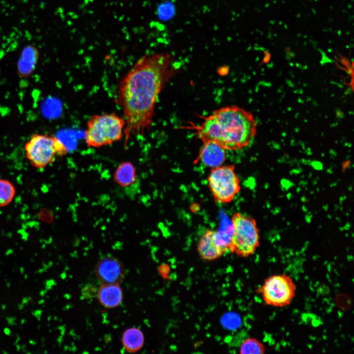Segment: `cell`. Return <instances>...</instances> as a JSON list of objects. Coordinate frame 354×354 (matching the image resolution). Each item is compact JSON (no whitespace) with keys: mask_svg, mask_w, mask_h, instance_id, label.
I'll return each instance as SVG.
<instances>
[{"mask_svg":"<svg viewBox=\"0 0 354 354\" xmlns=\"http://www.w3.org/2000/svg\"><path fill=\"white\" fill-rule=\"evenodd\" d=\"M6 287H7V288H9L10 287V286H11V283H10V282H9V281H6Z\"/></svg>","mask_w":354,"mask_h":354,"instance_id":"cell-37","label":"cell"},{"mask_svg":"<svg viewBox=\"0 0 354 354\" xmlns=\"http://www.w3.org/2000/svg\"><path fill=\"white\" fill-rule=\"evenodd\" d=\"M15 346H16V351L19 352L21 350V346L18 344H17Z\"/></svg>","mask_w":354,"mask_h":354,"instance_id":"cell-30","label":"cell"},{"mask_svg":"<svg viewBox=\"0 0 354 354\" xmlns=\"http://www.w3.org/2000/svg\"><path fill=\"white\" fill-rule=\"evenodd\" d=\"M53 264L52 262H49L48 264V266L49 267H51L52 266Z\"/></svg>","mask_w":354,"mask_h":354,"instance_id":"cell-39","label":"cell"},{"mask_svg":"<svg viewBox=\"0 0 354 354\" xmlns=\"http://www.w3.org/2000/svg\"><path fill=\"white\" fill-rule=\"evenodd\" d=\"M196 162L200 161L211 168L222 165L226 159V150L212 142L203 143Z\"/></svg>","mask_w":354,"mask_h":354,"instance_id":"cell-9","label":"cell"},{"mask_svg":"<svg viewBox=\"0 0 354 354\" xmlns=\"http://www.w3.org/2000/svg\"><path fill=\"white\" fill-rule=\"evenodd\" d=\"M2 353L3 354H8V352H7V351H5V350H3V351H2Z\"/></svg>","mask_w":354,"mask_h":354,"instance_id":"cell-40","label":"cell"},{"mask_svg":"<svg viewBox=\"0 0 354 354\" xmlns=\"http://www.w3.org/2000/svg\"><path fill=\"white\" fill-rule=\"evenodd\" d=\"M37 273H43V272H45V270H44V269L43 267H42V268L38 269V270L37 271Z\"/></svg>","mask_w":354,"mask_h":354,"instance_id":"cell-31","label":"cell"},{"mask_svg":"<svg viewBox=\"0 0 354 354\" xmlns=\"http://www.w3.org/2000/svg\"><path fill=\"white\" fill-rule=\"evenodd\" d=\"M20 272L21 274H23L25 272V269L23 266H21L20 267Z\"/></svg>","mask_w":354,"mask_h":354,"instance_id":"cell-32","label":"cell"},{"mask_svg":"<svg viewBox=\"0 0 354 354\" xmlns=\"http://www.w3.org/2000/svg\"><path fill=\"white\" fill-rule=\"evenodd\" d=\"M25 323H26V320L25 319H22L21 320V322H20L21 324H24Z\"/></svg>","mask_w":354,"mask_h":354,"instance_id":"cell-35","label":"cell"},{"mask_svg":"<svg viewBox=\"0 0 354 354\" xmlns=\"http://www.w3.org/2000/svg\"><path fill=\"white\" fill-rule=\"evenodd\" d=\"M52 288V286L46 285L45 289H46L47 291H48L49 290H51Z\"/></svg>","mask_w":354,"mask_h":354,"instance_id":"cell-34","label":"cell"},{"mask_svg":"<svg viewBox=\"0 0 354 354\" xmlns=\"http://www.w3.org/2000/svg\"><path fill=\"white\" fill-rule=\"evenodd\" d=\"M25 353L27 354H31L30 352H29V351H27Z\"/></svg>","mask_w":354,"mask_h":354,"instance_id":"cell-42","label":"cell"},{"mask_svg":"<svg viewBox=\"0 0 354 354\" xmlns=\"http://www.w3.org/2000/svg\"><path fill=\"white\" fill-rule=\"evenodd\" d=\"M158 272L163 278H168L170 272L169 266L166 264L161 265L158 267Z\"/></svg>","mask_w":354,"mask_h":354,"instance_id":"cell-18","label":"cell"},{"mask_svg":"<svg viewBox=\"0 0 354 354\" xmlns=\"http://www.w3.org/2000/svg\"><path fill=\"white\" fill-rule=\"evenodd\" d=\"M115 179L122 186L132 184L136 179V172L133 164L129 162H124L119 165L115 172Z\"/></svg>","mask_w":354,"mask_h":354,"instance_id":"cell-14","label":"cell"},{"mask_svg":"<svg viewBox=\"0 0 354 354\" xmlns=\"http://www.w3.org/2000/svg\"><path fill=\"white\" fill-rule=\"evenodd\" d=\"M20 336H19L18 334H16V339L15 341L14 342V344H13L14 345H16L17 344H18V342L20 341Z\"/></svg>","mask_w":354,"mask_h":354,"instance_id":"cell-26","label":"cell"},{"mask_svg":"<svg viewBox=\"0 0 354 354\" xmlns=\"http://www.w3.org/2000/svg\"><path fill=\"white\" fill-rule=\"evenodd\" d=\"M232 233L229 250L245 258L253 254L259 245V234L255 221L238 212L231 218Z\"/></svg>","mask_w":354,"mask_h":354,"instance_id":"cell-4","label":"cell"},{"mask_svg":"<svg viewBox=\"0 0 354 354\" xmlns=\"http://www.w3.org/2000/svg\"><path fill=\"white\" fill-rule=\"evenodd\" d=\"M29 342L30 345H35L37 344V342L35 341L32 340V339H30L29 341Z\"/></svg>","mask_w":354,"mask_h":354,"instance_id":"cell-29","label":"cell"},{"mask_svg":"<svg viewBox=\"0 0 354 354\" xmlns=\"http://www.w3.org/2000/svg\"><path fill=\"white\" fill-rule=\"evenodd\" d=\"M6 307H7L6 305L5 304H2L1 306V309L3 310H5L6 309Z\"/></svg>","mask_w":354,"mask_h":354,"instance_id":"cell-36","label":"cell"},{"mask_svg":"<svg viewBox=\"0 0 354 354\" xmlns=\"http://www.w3.org/2000/svg\"><path fill=\"white\" fill-rule=\"evenodd\" d=\"M26 155L35 168H43L52 163L57 156L68 152L66 146L58 138L47 134H34L25 146Z\"/></svg>","mask_w":354,"mask_h":354,"instance_id":"cell-5","label":"cell"},{"mask_svg":"<svg viewBox=\"0 0 354 354\" xmlns=\"http://www.w3.org/2000/svg\"><path fill=\"white\" fill-rule=\"evenodd\" d=\"M28 278V275L27 274H24V278L25 279H27Z\"/></svg>","mask_w":354,"mask_h":354,"instance_id":"cell-38","label":"cell"},{"mask_svg":"<svg viewBox=\"0 0 354 354\" xmlns=\"http://www.w3.org/2000/svg\"><path fill=\"white\" fill-rule=\"evenodd\" d=\"M39 57L37 49L33 45L26 46L22 51L18 62V68L21 74L28 75L34 68Z\"/></svg>","mask_w":354,"mask_h":354,"instance_id":"cell-12","label":"cell"},{"mask_svg":"<svg viewBox=\"0 0 354 354\" xmlns=\"http://www.w3.org/2000/svg\"><path fill=\"white\" fill-rule=\"evenodd\" d=\"M41 341L42 343H43L44 342V338L43 337L41 338Z\"/></svg>","mask_w":354,"mask_h":354,"instance_id":"cell-41","label":"cell"},{"mask_svg":"<svg viewBox=\"0 0 354 354\" xmlns=\"http://www.w3.org/2000/svg\"><path fill=\"white\" fill-rule=\"evenodd\" d=\"M207 185L214 201L222 204L231 202L240 190V180L234 165L211 168Z\"/></svg>","mask_w":354,"mask_h":354,"instance_id":"cell-6","label":"cell"},{"mask_svg":"<svg viewBox=\"0 0 354 354\" xmlns=\"http://www.w3.org/2000/svg\"><path fill=\"white\" fill-rule=\"evenodd\" d=\"M197 251L205 260L212 261L220 257L224 253L217 245L215 238V230H206L200 236Z\"/></svg>","mask_w":354,"mask_h":354,"instance_id":"cell-10","label":"cell"},{"mask_svg":"<svg viewBox=\"0 0 354 354\" xmlns=\"http://www.w3.org/2000/svg\"><path fill=\"white\" fill-rule=\"evenodd\" d=\"M21 350L22 351L23 353H26L27 350V345L26 344H23L21 346Z\"/></svg>","mask_w":354,"mask_h":354,"instance_id":"cell-25","label":"cell"},{"mask_svg":"<svg viewBox=\"0 0 354 354\" xmlns=\"http://www.w3.org/2000/svg\"><path fill=\"white\" fill-rule=\"evenodd\" d=\"M15 194V188L9 181L0 179V207L8 205Z\"/></svg>","mask_w":354,"mask_h":354,"instance_id":"cell-16","label":"cell"},{"mask_svg":"<svg viewBox=\"0 0 354 354\" xmlns=\"http://www.w3.org/2000/svg\"><path fill=\"white\" fill-rule=\"evenodd\" d=\"M51 316H49V317L47 318V320H48V321H50V320H51Z\"/></svg>","mask_w":354,"mask_h":354,"instance_id":"cell-43","label":"cell"},{"mask_svg":"<svg viewBox=\"0 0 354 354\" xmlns=\"http://www.w3.org/2000/svg\"><path fill=\"white\" fill-rule=\"evenodd\" d=\"M44 302H45L44 299L43 298H42V299H40L39 300H38V304H43Z\"/></svg>","mask_w":354,"mask_h":354,"instance_id":"cell-33","label":"cell"},{"mask_svg":"<svg viewBox=\"0 0 354 354\" xmlns=\"http://www.w3.org/2000/svg\"><path fill=\"white\" fill-rule=\"evenodd\" d=\"M40 327H41V325H38V327H37V329L39 330V329L40 328Z\"/></svg>","mask_w":354,"mask_h":354,"instance_id":"cell-44","label":"cell"},{"mask_svg":"<svg viewBox=\"0 0 354 354\" xmlns=\"http://www.w3.org/2000/svg\"><path fill=\"white\" fill-rule=\"evenodd\" d=\"M47 291L46 289L42 290L39 292V295L43 297L45 295Z\"/></svg>","mask_w":354,"mask_h":354,"instance_id":"cell-24","label":"cell"},{"mask_svg":"<svg viewBox=\"0 0 354 354\" xmlns=\"http://www.w3.org/2000/svg\"><path fill=\"white\" fill-rule=\"evenodd\" d=\"M42 267L44 269L45 272H46L49 267L48 266L47 264L43 263L42 264Z\"/></svg>","mask_w":354,"mask_h":354,"instance_id":"cell-27","label":"cell"},{"mask_svg":"<svg viewBox=\"0 0 354 354\" xmlns=\"http://www.w3.org/2000/svg\"><path fill=\"white\" fill-rule=\"evenodd\" d=\"M125 126L123 118L115 113L93 115L87 123L85 143L92 148L111 145L123 138Z\"/></svg>","mask_w":354,"mask_h":354,"instance_id":"cell-3","label":"cell"},{"mask_svg":"<svg viewBox=\"0 0 354 354\" xmlns=\"http://www.w3.org/2000/svg\"><path fill=\"white\" fill-rule=\"evenodd\" d=\"M100 303L107 308L119 306L123 299V292L118 284H102L97 290Z\"/></svg>","mask_w":354,"mask_h":354,"instance_id":"cell-11","label":"cell"},{"mask_svg":"<svg viewBox=\"0 0 354 354\" xmlns=\"http://www.w3.org/2000/svg\"><path fill=\"white\" fill-rule=\"evenodd\" d=\"M266 352L264 345L258 339L249 338L241 344L239 349L240 354H263Z\"/></svg>","mask_w":354,"mask_h":354,"instance_id":"cell-15","label":"cell"},{"mask_svg":"<svg viewBox=\"0 0 354 354\" xmlns=\"http://www.w3.org/2000/svg\"><path fill=\"white\" fill-rule=\"evenodd\" d=\"M44 283L46 285L50 286H52L53 285H56L54 280L53 279L47 280Z\"/></svg>","mask_w":354,"mask_h":354,"instance_id":"cell-21","label":"cell"},{"mask_svg":"<svg viewBox=\"0 0 354 354\" xmlns=\"http://www.w3.org/2000/svg\"><path fill=\"white\" fill-rule=\"evenodd\" d=\"M30 302L28 297H24L22 298V303H23L24 305H27L28 304L29 302Z\"/></svg>","mask_w":354,"mask_h":354,"instance_id":"cell-23","label":"cell"},{"mask_svg":"<svg viewBox=\"0 0 354 354\" xmlns=\"http://www.w3.org/2000/svg\"><path fill=\"white\" fill-rule=\"evenodd\" d=\"M121 341L124 350L128 353H133L142 348L145 337L140 329L136 327H131L124 331Z\"/></svg>","mask_w":354,"mask_h":354,"instance_id":"cell-13","label":"cell"},{"mask_svg":"<svg viewBox=\"0 0 354 354\" xmlns=\"http://www.w3.org/2000/svg\"><path fill=\"white\" fill-rule=\"evenodd\" d=\"M97 290L92 285H87L84 287L82 291V295L84 298H90L96 295Z\"/></svg>","mask_w":354,"mask_h":354,"instance_id":"cell-17","label":"cell"},{"mask_svg":"<svg viewBox=\"0 0 354 354\" xmlns=\"http://www.w3.org/2000/svg\"><path fill=\"white\" fill-rule=\"evenodd\" d=\"M6 320L7 323L9 325L15 326L17 325V323L16 322V317H14V316L6 317Z\"/></svg>","mask_w":354,"mask_h":354,"instance_id":"cell-19","label":"cell"},{"mask_svg":"<svg viewBox=\"0 0 354 354\" xmlns=\"http://www.w3.org/2000/svg\"><path fill=\"white\" fill-rule=\"evenodd\" d=\"M44 353L45 354H46L47 353H48V352H47V351H45L44 352Z\"/></svg>","mask_w":354,"mask_h":354,"instance_id":"cell-45","label":"cell"},{"mask_svg":"<svg viewBox=\"0 0 354 354\" xmlns=\"http://www.w3.org/2000/svg\"><path fill=\"white\" fill-rule=\"evenodd\" d=\"M18 308L19 310H21L24 308V305L23 303H19L18 304Z\"/></svg>","mask_w":354,"mask_h":354,"instance_id":"cell-28","label":"cell"},{"mask_svg":"<svg viewBox=\"0 0 354 354\" xmlns=\"http://www.w3.org/2000/svg\"><path fill=\"white\" fill-rule=\"evenodd\" d=\"M195 135L204 142H212L224 149L235 150L247 147L257 131L252 114L237 106L223 107L204 117L203 122L194 125Z\"/></svg>","mask_w":354,"mask_h":354,"instance_id":"cell-2","label":"cell"},{"mask_svg":"<svg viewBox=\"0 0 354 354\" xmlns=\"http://www.w3.org/2000/svg\"><path fill=\"white\" fill-rule=\"evenodd\" d=\"M3 332L5 333L6 335L7 336H11V332L10 329L8 327H5L3 329Z\"/></svg>","mask_w":354,"mask_h":354,"instance_id":"cell-22","label":"cell"},{"mask_svg":"<svg viewBox=\"0 0 354 354\" xmlns=\"http://www.w3.org/2000/svg\"><path fill=\"white\" fill-rule=\"evenodd\" d=\"M296 285L293 279L284 273L270 275L258 289L265 304L276 307L289 305L295 296Z\"/></svg>","mask_w":354,"mask_h":354,"instance_id":"cell-7","label":"cell"},{"mask_svg":"<svg viewBox=\"0 0 354 354\" xmlns=\"http://www.w3.org/2000/svg\"><path fill=\"white\" fill-rule=\"evenodd\" d=\"M123 264L118 259L105 257L99 260L94 267L97 280L102 284H119L125 276Z\"/></svg>","mask_w":354,"mask_h":354,"instance_id":"cell-8","label":"cell"},{"mask_svg":"<svg viewBox=\"0 0 354 354\" xmlns=\"http://www.w3.org/2000/svg\"><path fill=\"white\" fill-rule=\"evenodd\" d=\"M42 312L43 311L41 309H36L35 310L32 311L31 314L34 316L38 321H40Z\"/></svg>","mask_w":354,"mask_h":354,"instance_id":"cell-20","label":"cell"},{"mask_svg":"<svg viewBox=\"0 0 354 354\" xmlns=\"http://www.w3.org/2000/svg\"><path fill=\"white\" fill-rule=\"evenodd\" d=\"M173 61L167 52L146 55L119 81L116 100L125 122V145L150 130L157 98L178 71Z\"/></svg>","mask_w":354,"mask_h":354,"instance_id":"cell-1","label":"cell"}]
</instances>
